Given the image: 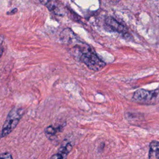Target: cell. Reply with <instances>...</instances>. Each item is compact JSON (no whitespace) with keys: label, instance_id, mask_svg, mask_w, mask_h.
Here are the masks:
<instances>
[{"label":"cell","instance_id":"cell-1","mask_svg":"<svg viewBox=\"0 0 159 159\" xmlns=\"http://www.w3.org/2000/svg\"><path fill=\"white\" fill-rule=\"evenodd\" d=\"M73 49L78 54L79 60L90 70L98 71L106 66V63L97 55L94 50L90 45L80 42L75 45Z\"/></svg>","mask_w":159,"mask_h":159},{"label":"cell","instance_id":"cell-2","mask_svg":"<svg viewBox=\"0 0 159 159\" xmlns=\"http://www.w3.org/2000/svg\"><path fill=\"white\" fill-rule=\"evenodd\" d=\"M24 112V109L17 107L10 111L0 132V138L7 136L16 127Z\"/></svg>","mask_w":159,"mask_h":159},{"label":"cell","instance_id":"cell-3","mask_svg":"<svg viewBox=\"0 0 159 159\" xmlns=\"http://www.w3.org/2000/svg\"><path fill=\"white\" fill-rule=\"evenodd\" d=\"M132 99L140 104H156L159 102V89L151 91L143 89H138L134 92Z\"/></svg>","mask_w":159,"mask_h":159},{"label":"cell","instance_id":"cell-4","mask_svg":"<svg viewBox=\"0 0 159 159\" xmlns=\"http://www.w3.org/2000/svg\"><path fill=\"white\" fill-rule=\"evenodd\" d=\"M105 23L110 29L119 33H125L127 30L123 25L118 22L112 17H107L105 20Z\"/></svg>","mask_w":159,"mask_h":159},{"label":"cell","instance_id":"cell-5","mask_svg":"<svg viewBox=\"0 0 159 159\" xmlns=\"http://www.w3.org/2000/svg\"><path fill=\"white\" fill-rule=\"evenodd\" d=\"M61 40L67 44H71L73 42H78L76 36L74 32L68 28L65 29L60 34Z\"/></svg>","mask_w":159,"mask_h":159},{"label":"cell","instance_id":"cell-6","mask_svg":"<svg viewBox=\"0 0 159 159\" xmlns=\"http://www.w3.org/2000/svg\"><path fill=\"white\" fill-rule=\"evenodd\" d=\"M73 148V145L70 143L68 142L66 143L65 145L61 146L58 151V152L54 155L51 157V158H65L68 155V153Z\"/></svg>","mask_w":159,"mask_h":159},{"label":"cell","instance_id":"cell-7","mask_svg":"<svg viewBox=\"0 0 159 159\" xmlns=\"http://www.w3.org/2000/svg\"><path fill=\"white\" fill-rule=\"evenodd\" d=\"M148 158L151 159L159 158V142L153 140L150 143Z\"/></svg>","mask_w":159,"mask_h":159},{"label":"cell","instance_id":"cell-8","mask_svg":"<svg viewBox=\"0 0 159 159\" xmlns=\"http://www.w3.org/2000/svg\"><path fill=\"white\" fill-rule=\"evenodd\" d=\"M62 129H63L62 125L58 127V128H55V127H53L52 125H50V126L45 128V135L47 137L51 138L53 135H55L58 132L61 131Z\"/></svg>","mask_w":159,"mask_h":159},{"label":"cell","instance_id":"cell-9","mask_svg":"<svg viewBox=\"0 0 159 159\" xmlns=\"http://www.w3.org/2000/svg\"><path fill=\"white\" fill-rule=\"evenodd\" d=\"M44 5L47 7V9L49 11H53V12H57V6L56 4L54 2H53L52 0H48Z\"/></svg>","mask_w":159,"mask_h":159},{"label":"cell","instance_id":"cell-10","mask_svg":"<svg viewBox=\"0 0 159 159\" xmlns=\"http://www.w3.org/2000/svg\"><path fill=\"white\" fill-rule=\"evenodd\" d=\"M0 158H12V156L9 153H3L0 155Z\"/></svg>","mask_w":159,"mask_h":159},{"label":"cell","instance_id":"cell-11","mask_svg":"<svg viewBox=\"0 0 159 159\" xmlns=\"http://www.w3.org/2000/svg\"><path fill=\"white\" fill-rule=\"evenodd\" d=\"M17 9L16 8H15V9H14L13 10H12L11 11L7 12V14H14V13H16V12H17Z\"/></svg>","mask_w":159,"mask_h":159},{"label":"cell","instance_id":"cell-12","mask_svg":"<svg viewBox=\"0 0 159 159\" xmlns=\"http://www.w3.org/2000/svg\"><path fill=\"white\" fill-rule=\"evenodd\" d=\"M2 53H3V48H2V45L0 44V58L1 57V56L2 55Z\"/></svg>","mask_w":159,"mask_h":159}]
</instances>
